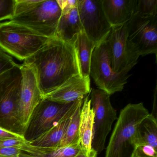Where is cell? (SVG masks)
<instances>
[{"label":"cell","instance_id":"11","mask_svg":"<svg viewBox=\"0 0 157 157\" xmlns=\"http://www.w3.org/2000/svg\"><path fill=\"white\" fill-rule=\"evenodd\" d=\"M83 32L95 45L108 36L112 26L104 13L101 0H78L77 6Z\"/></svg>","mask_w":157,"mask_h":157},{"label":"cell","instance_id":"17","mask_svg":"<svg viewBox=\"0 0 157 157\" xmlns=\"http://www.w3.org/2000/svg\"><path fill=\"white\" fill-rule=\"evenodd\" d=\"M83 31L78 7L61 15L59 21L56 37L73 45L78 35Z\"/></svg>","mask_w":157,"mask_h":157},{"label":"cell","instance_id":"14","mask_svg":"<svg viewBox=\"0 0 157 157\" xmlns=\"http://www.w3.org/2000/svg\"><path fill=\"white\" fill-rule=\"evenodd\" d=\"M136 0H101L106 19L111 26L127 23L134 15Z\"/></svg>","mask_w":157,"mask_h":157},{"label":"cell","instance_id":"9","mask_svg":"<svg viewBox=\"0 0 157 157\" xmlns=\"http://www.w3.org/2000/svg\"><path fill=\"white\" fill-rule=\"evenodd\" d=\"M84 99V98H81ZM81 99L68 104H60L44 99L35 109L24 138L31 141L56 125Z\"/></svg>","mask_w":157,"mask_h":157},{"label":"cell","instance_id":"28","mask_svg":"<svg viewBox=\"0 0 157 157\" xmlns=\"http://www.w3.org/2000/svg\"><path fill=\"white\" fill-rule=\"evenodd\" d=\"M21 152L20 148H0V157H20Z\"/></svg>","mask_w":157,"mask_h":157},{"label":"cell","instance_id":"15","mask_svg":"<svg viewBox=\"0 0 157 157\" xmlns=\"http://www.w3.org/2000/svg\"><path fill=\"white\" fill-rule=\"evenodd\" d=\"M94 113L91 105L89 95L84 98L81 110L79 127V139L81 147L87 154L92 151L93 133Z\"/></svg>","mask_w":157,"mask_h":157},{"label":"cell","instance_id":"29","mask_svg":"<svg viewBox=\"0 0 157 157\" xmlns=\"http://www.w3.org/2000/svg\"><path fill=\"white\" fill-rule=\"evenodd\" d=\"M24 137L23 136L20 134L12 131L7 130L5 128L0 127V141L10 138H15Z\"/></svg>","mask_w":157,"mask_h":157},{"label":"cell","instance_id":"4","mask_svg":"<svg viewBox=\"0 0 157 157\" xmlns=\"http://www.w3.org/2000/svg\"><path fill=\"white\" fill-rule=\"evenodd\" d=\"M50 38L12 21L0 23V48L20 60L35 54Z\"/></svg>","mask_w":157,"mask_h":157},{"label":"cell","instance_id":"23","mask_svg":"<svg viewBox=\"0 0 157 157\" xmlns=\"http://www.w3.org/2000/svg\"><path fill=\"white\" fill-rule=\"evenodd\" d=\"M15 0H0V21L12 18Z\"/></svg>","mask_w":157,"mask_h":157},{"label":"cell","instance_id":"7","mask_svg":"<svg viewBox=\"0 0 157 157\" xmlns=\"http://www.w3.org/2000/svg\"><path fill=\"white\" fill-rule=\"evenodd\" d=\"M90 92L91 105L94 113L92 148L98 154L105 149L106 138L118 117L109 94L99 89H92Z\"/></svg>","mask_w":157,"mask_h":157},{"label":"cell","instance_id":"6","mask_svg":"<svg viewBox=\"0 0 157 157\" xmlns=\"http://www.w3.org/2000/svg\"><path fill=\"white\" fill-rule=\"evenodd\" d=\"M21 80L18 64L0 75V127L19 134L17 110Z\"/></svg>","mask_w":157,"mask_h":157},{"label":"cell","instance_id":"25","mask_svg":"<svg viewBox=\"0 0 157 157\" xmlns=\"http://www.w3.org/2000/svg\"><path fill=\"white\" fill-rule=\"evenodd\" d=\"M133 157H157V150L149 145L137 146Z\"/></svg>","mask_w":157,"mask_h":157},{"label":"cell","instance_id":"19","mask_svg":"<svg viewBox=\"0 0 157 157\" xmlns=\"http://www.w3.org/2000/svg\"><path fill=\"white\" fill-rule=\"evenodd\" d=\"M78 58L81 75L90 77L92 54L95 44L85 34L83 30L77 36L73 44Z\"/></svg>","mask_w":157,"mask_h":157},{"label":"cell","instance_id":"30","mask_svg":"<svg viewBox=\"0 0 157 157\" xmlns=\"http://www.w3.org/2000/svg\"><path fill=\"white\" fill-rule=\"evenodd\" d=\"M97 155L98 153L94 150H93L89 154H87L81 148L80 150L74 157H97Z\"/></svg>","mask_w":157,"mask_h":157},{"label":"cell","instance_id":"2","mask_svg":"<svg viewBox=\"0 0 157 157\" xmlns=\"http://www.w3.org/2000/svg\"><path fill=\"white\" fill-rule=\"evenodd\" d=\"M61 10L56 0H15L10 21L48 38L56 37Z\"/></svg>","mask_w":157,"mask_h":157},{"label":"cell","instance_id":"26","mask_svg":"<svg viewBox=\"0 0 157 157\" xmlns=\"http://www.w3.org/2000/svg\"><path fill=\"white\" fill-rule=\"evenodd\" d=\"M24 137L8 139L0 141V148L17 147L21 148L26 142Z\"/></svg>","mask_w":157,"mask_h":157},{"label":"cell","instance_id":"24","mask_svg":"<svg viewBox=\"0 0 157 157\" xmlns=\"http://www.w3.org/2000/svg\"><path fill=\"white\" fill-rule=\"evenodd\" d=\"M16 64L12 57L0 49V75L12 68Z\"/></svg>","mask_w":157,"mask_h":157},{"label":"cell","instance_id":"27","mask_svg":"<svg viewBox=\"0 0 157 157\" xmlns=\"http://www.w3.org/2000/svg\"><path fill=\"white\" fill-rule=\"evenodd\" d=\"M61 10V15L69 12L72 9L77 7L78 0H56Z\"/></svg>","mask_w":157,"mask_h":157},{"label":"cell","instance_id":"20","mask_svg":"<svg viewBox=\"0 0 157 157\" xmlns=\"http://www.w3.org/2000/svg\"><path fill=\"white\" fill-rule=\"evenodd\" d=\"M136 147L149 145L157 150V118L149 114L138 126L135 135Z\"/></svg>","mask_w":157,"mask_h":157},{"label":"cell","instance_id":"5","mask_svg":"<svg viewBox=\"0 0 157 157\" xmlns=\"http://www.w3.org/2000/svg\"><path fill=\"white\" fill-rule=\"evenodd\" d=\"M107 36L96 44L94 48L90 75L98 89L111 95L122 91L131 75L128 72L117 73L112 68Z\"/></svg>","mask_w":157,"mask_h":157},{"label":"cell","instance_id":"21","mask_svg":"<svg viewBox=\"0 0 157 157\" xmlns=\"http://www.w3.org/2000/svg\"><path fill=\"white\" fill-rule=\"evenodd\" d=\"M83 99L79 102L71 115L67 131L60 142L59 147H66L79 141V127L80 117Z\"/></svg>","mask_w":157,"mask_h":157},{"label":"cell","instance_id":"31","mask_svg":"<svg viewBox=\"0 0 157 157\" xmlns=\"http://www.w3.org/2000/svg\"><path fill=\"white\" fill-rule=\"evenodd\" d=\"M157 85H156V88H155V90H154V101H153V110H152V113H150L152 116L156 117L157 116Z\"/></svg>","mask_w":157,"mask_h":157},{"label":"cell","instance_id":"10","mask_svg":"<svg viewBox=\"0 0 157 157\" xmlns=\"http://www.w3.org/2000/svg\"><path fill=\"white\" fill-rule=\"evenodd\" d=\"M111 66L117 73L128 72L140 56L128 40L126 23L112 26L107 36Z\"/></svg>","mask_w":157,"mask_h":157},{"label":"cell","instance_id":"22","mask_svg":"<svg viewBox=\"0 0 157 157\" xmlns=\"http://www.w3.org/2000/svg\"><path fill=\"white\" fill-rule=\"evenodd\" d=\"M134 14L142 18L157 16V0H136Z\"/></svg>","mask_w":157,"mask_h":157},{"label":"cell","instance_id":"3","mask_svg":"<svg viewBox=\"0 0 157 157\" xmlns=\"http://www.w3.org/2000/svg\"><path fill=\"white\" fill-rule=\"evenodd\" d=\"M142 102L127 105L120 111L104 157H133L135 135L140 123L149 115Z\"/></svg>","mask_w":157,"mask_h":157},{"label":"cell","instance_id":"18","mask_svg":"<svg viewBox=\"0 0 157 157\" xmlns=\"http://www.w3.org/2000/svg\"><path fill=\"white\" fill-rule=\"evenodd\" d=\"M81 148L80 141L66 147L55 148L34 147L26 141L21 148L20 157H74Z\"/></svg>","mask_w":157,"mask_h":157},{"label":"cell","instance_id":"12","mask_svg":"<svg viewBox=\"0 0 157 157\" xmlns=\"http://www.w3.org/2000/svg\"><path fill=\"white\" fill-rule=\"evenodd\" d=\"M128 40L138 55H157V16L142 18L134 15L127 23Z\"/></svg>","mask_w":157,"mask_h":157},{"label":"cell","instance_id":"1","mask_svg":"<svg viewBox=\"0 0 157 157\" xmlns=\"http://www.w3.org/2000/svg\"><path fill=\"white\" fill-rule=\"evenodd\" d=\"M24 63L35 69L44 98L71 77L81 75L73 45L56 37L50 38L41 49Z\"/></svg>","mask_w":157,"mask_h":157},{"label":"cell","instance_id":"8","mask_svg":"<svg viewBox=\"0 0 157 157\" xmlns=\"http://www.w3.org/2000/svg\"><path fill=\"white\" fill-rule=\"evenodd\" d=\"M20 67L22 80L17 116L20 134L24 137L32 115L44 97L34 68L24 63Z\"/></svg>","mask_w":157,"mask_h":157},{"label":"cell","instance_id":"16","mask_svg":"<svg viewBox=\"0 0 157 157\" xmlns=\"http://www.w3.org/2000/svg\"><path fill=\"white\" fill-rule=\"evenodd\" d=\"M83 99H81L77 105L70 110L56 125L34 140L28 141L29 144L39 147L55 148L59 147L67 131L71 115L79 102Z\"/></svg>","mask_w":157,"mask_h":157},{"label":"cell","instance_id":"13","mask_svg":"<svg viewBox=\"0 0 157 157\" xmlns=\"http://www.w3.org/2000/svg\"><path fill=\"white\" fill-rule=\"evenodd\" d=\"M90 77L81 75L73 76L44 99L60 104L73 102L84 98L91 91Z\"/></svg>","mask_w":157,"mask_h":157}]
</instances>
